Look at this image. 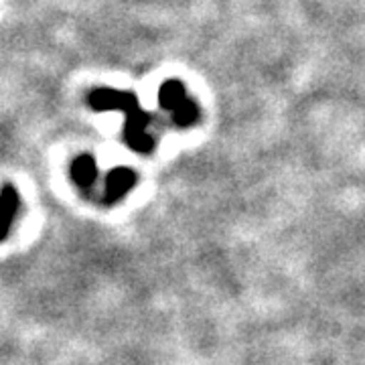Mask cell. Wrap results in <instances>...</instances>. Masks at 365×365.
Returning <instances> with one entry per match:
<instances>
[{
	"label": "cell",
	"mask_w": 365,
	"mask_h": 365,
	"mask_svg": "<svg viewBox=\"0 0 365 365\" xmlns=\"http://www.w3.org/2000/svg\"><path fill=\"white\" fill-rule=\"evenodd\" d=\"M86 102L93 112H120L124 114V130L122 140L132 150L140 155H150L157 148V136L153 134V126L158 120L150 112H146L134 91L114 90V88H96L86 96Z\"/></svg>",
	"instance_id": "cell-1"
},
{
	"label": "cell",
	"mask_w": 365,
	"mask_h": 365,
	"mask_svg": "<svg viewBox=\"0 0 365 365\" xmlns=\"http://www.w3.org/2000/svg\"><path fill=\"white\" fill-rule=\"evenodd\" d=\"M158 106L165 112H169L170 122L177 128H189L201 118L199 104L189 96L185 83L179 79H167L158 88Z\"/></svg>",
	"instance_id": "cell-2"
},
{
	"label": "cell",
	"mask_w": 365,
	"mask_h": 365,
	"mask_svg": "<svg viewBox=\"0 0 365 365\" xmlns=\"http://www.w3.org/2000/svg\"><path fill=\"white\" fill-rule=\"evenodd\" d=\"M138 181L136 170L130 167H116L106 175L104 182V201L108 205H114L120 199L130 193Z\"/></svg>",
	"instance_id": "cell-3"
},
{
	"label": "cell",
	"mask_w": 365,
	"mask_h": 365,
	"mask_svg": "<svg viewBox=\"0 0 365 365\" xmlns=\"http://www.w3.org/2000/svg\"><path fill=\"white\" fill-rule=\"evenodd\" d=\"M71 179L83 191H88L90 187H93V182L98 181V165H96V158L88 155V153L79 155L71 163Z\"/></svg>",
	"instance_id": "cell-4"
}]
</instances>
